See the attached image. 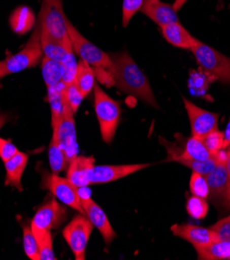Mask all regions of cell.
<instances>
[{
	"label": "cell",
	"mask_w": 230,
	"mask_h": 260,
	"mask_svg": "<svg viewBox=\"0 0 230 260\" xmlns=\"http://www.w3.org/2000/svg\"><path fill=\"white\" fill-rule=\"evenodd\" d=\"M112 60L113 85L124 93L134 95L158 109L159 104L153 94L145 74L126 51L109 54Z\"/></svg>",
	"instance_id": "6da1fadb"
},
{
	"label": "cell",
	"mask_w": 230,
	"mask_h": 260,
	"mask_svg": "<svg viewBox=\"0 0 230 260\" xmlns=\"http://www.w3.org/2000/svg\"><path fill=\"white\" fill-rule=\"evenodd\" d=\"M67 25L69 38L75 53L81 58V60L87 62L93 68L95 76L98 78L101 83H104L108 87L112 86L113 80L111 74L113 66L110 55L85 39L69 21V19L67 21Z\"/></svg>",
	"instance_id": "7a4b0ae2"
},
{
	"label": "cell",
	"mask_w": 230,
	"mask_h": 260,
	"mask_svg": "<svg viewBox=\"0 0 230 260\" xmlns=\"http://www.w3.org/2000/svg\"><path fill=\"white\" fill-rule=\"evenodd\" d=\"M43 55L41 45V26L38 22L26 45L18 53L10 55L5 60L0 61V79H3L6 76L38 66L43 58Z\"/></svg>",
	"instance_id": "3957f363"
},
{
	"label": "cell",
	"mask_w": 230,
	"mask_h": 260,
	"mask_svg": "<svg viewBox=\"0 0 230 260\" xmlns=\"http://www.w3.org/2000/svg\"><path fill=\"white\" fill-rule=\"evenodd\" d=\"M94 111L100 125L102 139L111 143L120 121L121 108L116 100L108 95L98 85H94Z\"/></svg>",
	"instance_id": "277c9868"
},
{
	"label": "cell",
	"mask_w": 230,
	"mask_h": 260,
	"mask_svg": "<svg viewBox=\"0 0 230 260\" xmlns=\"http://www.w3.org/2000/svg\"><path fill=\"white\" fill-rule=\"evenodd\" d=\"M217 160L216 167L208 174L210 200L220 212L230 211V181L226 171L225 161L227 158V149H222L215 154Z\"/></svg>",
	"instance_id": "5b68a950"
},
{
	"label": "cell",
	"mask_w": 230,
	"mask_h": 260,
	"mask_svg": "<svg viewBox=\"0 0 230 260\" xmlns=\"http://www.w3.org/2000/svg\"><path fill=\"white\" fill-rule=\"evenodd\" d=\"M191 51L202 71L222 83L230 84V58L228 56L202 42Z\"/></svg>",
	"instance_id": "8992f818"
},
{
	"label": "cell",
	"mask_w": 230,
	"mask_h": 260,
	"mask_svg": "<svg viewBox=\"0 0 230 260\" xmlns=\"http://www.w3.org/2000/svg\"><path fill=\"white\" fill-rule=\"evenodd\" d=\"M67 21L62 0H43L38 21L43 31L63 42L69 38Z\"/></svg>",
	"instance_id": "52a82bcc"
},
{
	"label": "cell",
	"mask_w": 230,
	"mask_h": 260,
	"mask_svg": "<svg viewBox=\"0 0 230 260\" xmlns=\"http://www.w3.org/2000/svg\"><path fill=\"white\" fill-rule=\"evenodd\" d=\"M41 188L52 193L56 199L70 206L71 209L85 215L78 187L75 186L68 177H61L57 173H47L44 171Z\"/></svg>",
	"instance_id": "ba28073f"
},
{
	"label": "cell",
	"mask_w": 230,
	"mask_h": 260,
	"mask_svg": "<svg viewBox=\"0 0 230 260\" xmlns=\"http://www.w3.org/2000/svg\"><path fill=\"white\" fill-rule=\"evenodd\" d=\"M92 229V223L83 214L75 216L64 227L62 236L77 260L85 259L86 247Z\"/></svg>",
	"instance_id": "9c48e42d"
},
{
	"label": "cell",
	"mask_w": 230,
	"mask_h": 260,
	"mask_svg": "<svg viewBox=\"0 0 230 260\" xmlns=\"http://www.w3.org/2000/svg\"><path fill=\"white\" fill-rule=\"evenodd\" d=\"M74 112L71 109L65 96V88L63 90V114L57 131V139L64 151L69 164L78 155V144H77V134ZM55 136V135H54Z\"/></svg>",
	"instance_id": "30bf717a"
},
{
	"label": "cell",
	"mask_w": 230,
	"mask_h": 260,
	"mask_svg": "<svg viewBox=\"0 0 230 260\" xmlns=\"http://www.w3.org/2000/svg\"><path fill=\"white\" fill-rule=\"evenodd\" d=\"M183 100L185 109L189 116L192 136L203 138L210 132L218 128V113L202 109L186 98H183Z\"/></svg>",
	"instance_id": "8fae6325"
},
{
	"label": "cell",
	"mask_w": 230,
	"mask_h": 260,
	"mask_svg": "<svg viewBox=\"0 0 230 260\" xmlns=\"http://www.w3.org/2000/svg\"><path fill=\"white\" fill-rule=\"evenodd\" d=\"M67 215L68 213L64 207L56 199L52 198L40 206L30 226L48 230L56 229L63 224Z\"/></svg>",
	"instance_id": "7c38bea8"
},
{
	"label": "cell",
	"mask_w": 230,
	"mask_h": 260,
	"mask_svg": "<svg viewBox=\"0 0 230 260\" xmlns=\"http://www.w3.org/2000/svg\"><path fill=\"white\" fill-rule=\"evenodd\" d=\"M150 164H126V165H94L89 175V185L108 184L149 167Z\"/></svg>",
	"instance_id": "4fadbf2b"
},
{
	"label": "cell",
	"mask_w": 230,
	"mask_h": 260,
	"mask_svg": "<svg viewBox=\"0 0 230 260\" xmlns=\"http://www.w3.org/2000/svg\"><path fill=\"white\" fill-rule=\"evenodd\" d=\"M166 142V141H165ZM166 148L168 149V157L166 161H174L176 159H184V160H195V161H208L214 155L210 152L204 144L202 138L192 136L188 138L185 142L184 148L180 149L173 144L164 143Z\"/></svg>",
	"instance_id": "5bb4252c"
},
{
	"label": "cell",
	"mask_w": 230,
	"mask_h": 260,
	"mask_svg": "<svg viewBox=\"0 0 230 260\" xmlns=\"http://www.w3.org/2000/svg\"><path fill=\"white\" fill-rule=\"evenodd\" d=\"M171 231L174 237L189 242L194 248L206 246L213 242L219 241L217 233L214 230L197 225L174 224L171 226Z\"/></svg>",
	"instance_id": "9a60e30c"
},
{
	"label": "cell",
	"mask_w": 230,
	"mask_h": 260,
	"mask_svg": "<svg viewBox=\"0 0 230 260\" xmlns=\"http://www.w3.org/2000/svg\"><path fill=\"white\" fill-rule=\"evenodd\" d=\"M81 203L85 216L92 223L93 227H95L103 237L105 244L110 245L111 242L116 238V232L110 224V221L107 215L102 210V207L95 203L90 197L82 198Z\"/></svg>",
	"instance_id": "2e32d148"
},
{
	"label": "cell",
	"mask_w": 230,
	"mask_h": 260,
	"mask_svg": "<svg viewBox=\"0 0 230 260\" xmlns=\"http://www.w3.org/2000/svg\"><path fill=\"white\" fill-rule=\"evenodd\" d=\"M140 12L158 24L160 27L170 23L180 22L177 12L173 6L162 3L161 0H144Z\"/></svg>",
	"instance_id": "e0dca14e"
},
{
	"label": "cell",
	"mask_w": 230,
	"mask_h": 260,
	"mask_svg": "<svg viewBox=\"0 0 230 260\" xmlns=\"http://www.w3.org/2000/svg\"><path fill=\"white\" fill-rule=\"evenodd\" d=\"M164 39L172 46L191 50L197 46L200 41L193 37L180 22H174L161 27Z\"/></svg>",
	"instance_id": "ac0fdd59"
},
{
	"label": "cell",
	"mask_w": 230,
	"mask_h": 260,
	"mask_svg": "<svg viewBox=\"0 0 230 260\" xmlns=\"http://www.w3.org/2000/svg\"><path fill=\"white\" fill-rule=\"evenodd\" d=\"M93 166L94 158L92 155H77L68 166L67 177L78 188L87 187L89 186V175Z\"/></svg>",
	"instance_id": "d6986e66"
},
{
	"label": "cell",
	"mask_w": 230,
	"mask_h": 260,
	"mask_svg": "<svg viewBox=\"0 0 230 260\" xmlns=\"http://www.w3.org/2000/svg\"><path fill=\"white\" fill-rule=\"evenodd\" d=\"M28 162V155L22 152L18 151L12 159L5 162L6 167V186H11L19 190L20 192L23 191L22 187V175L26 168Z\"/></svg>",
	"instance_id": "ffe728a7"
},
{
	"label": "cell",
	"mask_w": 230,
	"mask_h": 260,
	"mask_svg": "<svg viewBox=\"0 0 230 260\" xmlns=\"http://www.w3.org/2000/svg\"><path fill=\"white\" fill-rule=\"evenodd\" d=\"M65 84L60 82L57 85L47 87V99L51 108V125H52V135H57L58 127L63 114V90Z\"/></svg>",
	"instance_id": "44dd1931"
},
{
	"label": "cell",
	"mask_w": 230,
	"mask_h": 260,
	"mask_svg": "<svg viewBox=\"0 0 230 260\" xmlns=\"http://www.w3.org/2000/svg\"><path fill=\"white\" fill-rule=\"evenodd\" d=\"M9 23L13 31L19 36L26 35L36 26V15L28 7H19L10 16Z\"/></svg>",
	"instance_id": "7402d4cb"
},
{
	"label": "cell",
	"mask_w": 230,
	"mask_h": 260,
	"mask_svg": "<svg viewBox=\"0 0 230 260\" xmlns=\"http://www.w3.org/2000/svg\"><path fill=\"white\" fill-rule=\"evenodd\" d=\"M195 250L201 260H230V242L216 241Z\"/></svg>",
	"instance_id": "603a6c76"
},
{
	"label": "cell",
	"mask_w": 230,
	"mask_h": 260,
	"mask_svg": "<svg viewBox=\"0 0 230 260\" xmlns=\"http://www.w3.org/2000/svg\"><path fill=\"white\" fill-rule=\"evenodd\" d=\"M67 40L61 42L41 29V45L44 56L61 62L67 52Z\"/></svg>",
	"instance_id": "cb8c5ba5"
},
{
	"label": "cell",
	"mask_w": 230,
	"mask_h": 260,
	"mask_svg": "<svg viewBox=\"0 0 230 260\" xmlns=\"http://www.w3.org/2000/svg\"><path fill=\"white\" fill-rule=\"evenodd\" d=\"M95 72L91 66L83 60L78 62L75 82L84 98H86L93 90L95 85Z\"/></svg>",
	"instance_id": "d4e9b609"
},
{
	"label": "cell",
	"mask_w": 230,
	"mask_h": 260,
	"mask_svg": "<svg viewBox=\"0 0 230 260\" xmlns=\"http://www.w3.org/2000/svg\"><path fill=\"white\" fill-rule=\"evenodd\" d=\"M42 74L47 87H51L62 82L63 68L62 63L43 56L42 58Z\"/></svg>",
	"instance_id": "484cf974"
},
{
	"label": "cell",
	"mask_w": 230,
	"mask_h": 260,
	"mask_svg": "<svg viewBox=\"0 0 230 260\" xmlns=\"http://www.w3.org/2000/svg\"><path fill=\"white\" fill-rule=\"evenodd\" d=\"M48 158H49L50 168L53 173L58 174L59 172L68 169L69 162L67 160L63 149L61 148L58 142L57 136L52 135V138H51L49 148H48Z\"/></svg>",
	"instance_id": "4316f807"
},
{
	"label": "cell",
	"mask_w": 230,
	"mask_h": 260,
	"mask_svg": "<svg viewBox=\"0 0 230 260\" xmlns=\"http://www.w3.org/2000/svg\"><path fill=\"white\" fill-rule=\"evenodd\" d=\"M30 227L38 242L41 260H55L56 257L53 251V243H52V235H51V230L36 228L32 226Z\"/></svg>",
	"instance_id": "83f0119b"
},
{
	"label": "cell",
	"mask_w": 230,
	"mask_h": 260,
	"mask_svg": "<svg viewBox=\"0 0 230 260\" xmlns=\"http://www.w3.org/2000/svg\"><path fill=\"white\" fill-rule=\"evenodd\" d=\"M63 68V75H62V82L65 85L71 84L76 79L77 69H78V62L76 61L74 50L70 38L67 40V52L61 61Z\"/></svg>",
	"instance_id": "f1b7e54d"
},
{
	"label": "cell",
	"mask_w": 230,
	"mask_h": 260,
	"mask_svg": "<svg viewBox=\"0 0 230 260\" xmlns=\"http://www.w3.org/2000/svg\"><path fill=\"white\" fill-rule=\"evenodd\" d=\"M187 213L194 219H204L209 214V202L208 199L192 195L187 201Z\"/></svg>",
	"instance_id": "f546056e"
},
{
	"label": "cell",
	"mask_w": 230,
	"mask_h": 260,
	"mask_svg": "<svg viewBox=\"0 0 230 260\" xmlns=\"http://www.w3.org/2000/svg\"><path fill=\"white\" fill-rule=\"evenodd\" d=\"M22 229H23V248H24L25 254H26L27 257L30 258L31 260H41L38 242L31 230V227L27 226L26 224H23Z\"/></svg>",
	"instance_id": "4dcf8cb0"
},
{
	"label": "cell",
	"mask_w": 230,
	"mask_h": 260,
	"mask_svg": "<svg viewBox=\"0 0 230 260\" xmlns=\"http://www.w3.org/2000/svg\"><path fill=\"white\" fill-rule=\"evenodd\" d=\"M190 191L192 195L198 196L201 198H209L210 194V189H209V184L207 180V176L200 174L198 172H193L190 178Z\"/></svg>",
	"instance_id": "1f68e13d"
},
{
	"label": "cell",
	"mask_w": 230,
	"mask_h": 260,
	"mask_svg": "<svg viewBox=\"0 0 230 260\" xmlns=\"http://www.w3.org/2000/svg\"><path fill=\"white\" fill-rule=\"evenodd\" d=\"M174 162L180 163L188 168H190L193 172H198L203 175H208L217 165V160L214 158L208 161H195V160H184V159H176Z\"/></svg>",
	"instance_id": "d6a6232c"
},
{
	"label": "cell",
	"mask_w": 230,
	"mask_h": 260,
	"mask_svg": "<svg viewBox=\"0 0 230 260\" xmlns=\"http://www.w3.org/2000/svg\"><path fill=\"white\" fill-rule=\"evenodd\" d=\"M202 140L213 155H215L217 152H219L222 149H226L224 132L219 131L218 128L207 134L202 138Z\"/></svg>",
	"instance_id": "836d02e7"
},
{
	"label": "cell",
	"mask_w": 230,
	"mask_h": 260,
	"mask_svg": "<svg viewBox=\"0 0 230 260\" xmlns=\"http://www.w3.org/2000/svg\"><path fill=\"white\" fill-rule=\"evenodd\" d=\"M144 0H123L122 2V26L126 27L131 22L132 18L138 13L142 6Z\"/></svg>",
	"instance_id": "e575fe53"
},
{
	"label": "cell",
	"mask_w": 230,
	"mask_h": 260,
	"mask_svg": "<svg viewBox=\"0 0 230 260\" xmlns=\"http://www.w3.org/2000/svg\"><path fill=\"white\" fill-rule=\"evenodd\" d=\"M65 96L71 109L73 110L74 113H76L77 110L79 109L84 96L80 91V89L78 88V86H77L75 81L69 85H65Z\"/></svg>",
	"instance_id": "d590c367"
},
{
	"label": "cell",
	"mask_w": 230,
	"mask_h": 260,
	"mask_svg": "<svg viewBox=\"0 0 230 260\" xmlns=\"http://www.w3.org/2000/svg\"><path fill=\"white\" fill-rule=\"evenodd\" d=\"M210 228L217 233L219 241L230 242V215L219 220Z\"/></svg>",
	"instance_id": "8d00e7d4"
},
{
	"label": "cell",
	"mask_w": 230,
	"mask_h": 260,
	"mask_svg": "<svg viewBox=\"0 0 230 260\" xmlns=\"http://www.w3.org/2000/svg\"><path fill=\"white\" fill-rule=\"evenodd\" d=\"M18 151L17 146L12 142L11 139L0 137V158H2L4 163L12 159Z\"/></svg>",
	"instance_id": "74e56055"
},
{
	"label": "cell",
	"mask_w": 230,
	"mask_h": 260,
	"mask_svg": "<svg viewBox=\"0 0 230 260\" xmlns=\"http://www.w3.org/2000/svg\"><path fill=\"white\" fill-rule=\"evenodd\" d=\"M226 149H227V158L225 161V166H226V171H227L228 178L230 181V145Z\"/></svg>",
	"instance_id": "f35d334b"
},
{
	"label": "cell",
	"mask_w": 230,
	"mask_h": 260,
	"mask_svg": "<svg viewBox=\"0 0 230 260\" xmlns=\"http://www.w3.org/2000/svg\"><path fill=\"white\" fill-rule=\"evenodd\" d=\"M10 120V116L8 113L0 112V129L3 128V126Z\"/></svg>",
	"instance_id": "ab89813d"
},
{
	"label": "cell",
	"mask_w": 230,
	"mask_h": 260,
	"mask_svg": "<svg viewBox=\"0 0 230 260\" xmlns=\"http://www.w3.org/2000/svg\"><path fill=\"white\" fill-rule=\"evenodd\" d=\"M187 2H188V0H175L172 6H173L174 10L177 12L178 10H181L186 5Z\"/></svg>",
	"instance_id": "60d3db41"
}]
</instances>
